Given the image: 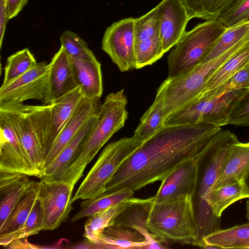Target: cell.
<instances>
[{"instance_id": "1", "label": "cell", "mask_w": 249, "mask_h": 249, "mask_svg": "<svg viewBox=\"0 0 249 249\" xmlns=\"http://www.w3.org/2000/svg\"><path fill=\"white\" fill-rule=\"evenodd\" d=\"M220 127L204 123L164 125L121 165L104 194L135 191L162 181L184 163L199 159Z\"/></svg>"}, {"instance_id": "3", "label": "cell", "mask_w": 249, "mask_h": 249, "mask_svg": "<svg viewBox=\"0 0 249 249\" xmlns=\"http://www.w3.org/2000/svg\"><path fill=\"white\" fill-rule=\"evenodd\" d=\"M127 104L123 89L106 96L93 125L71 161L57 179L74 187L88 164L110 138L124 126L128 117Z\"/></svg>"}, {"instance_id": "11", "label": "cell", "mask_w": 249, "mask_h": 249, "mask_svg": "<svg viewBox=\"0 0 249 249\" xmlns=\"http://www.w3.org/2000/svg\"><path fill=\"white\" fill-rule=\"evenodd\" d=\"M49 63H37L34 67L0 88V106L36 100L46 105Z\"/></svg>"}, {"instance_id": "14", "label": "cell", "mask_w": 249, "mask_h": 249, "mask_svg": "<svg viewBox=\"0 0 249 249\" xmlns=\"http://www.w3.org/2000/svg\"><path fill=\"white\" fill-rule=\"evenodd\" d=\"M34 176L19 138L6 116L0 112V173Z\"/></svg>"}, {"instance_id": "33", "label": "cell", "mask_w": 249, "mask_h": 249, "mask_svg": "<svg viewBox=\"0 0 249 249\" xmlns=\"http://www.w3.org/2000/svg\"><path fill=\"white\" fill-rule=\"evenodd\" d=\"M43 230V217L40 203L38 200L24 224L12 232L0 234V245L7 247L17 239L27 238Z\"/></svg>"}, {"instance_id": "31", "label": "cell", "mask_w": 249, "mask_h": 249, "mask_svg": "<svg viewBox=\"0 0 249 249\" xmlns=\"http://www.w3.org/2000/svg\"><path fill=\"white\" fill-rule=\"evenodd\" d=\"M134 193L132 191L125 190L111 194H103L93 198L85 199L80 204L79 211L72 217L71 221L75 222L103 211L132 197Z\"/></svg>"}, {"instance_id": "5", "label": "cell", "mask_w": 249, "mask_h": 249, "mask_svg": "<svg viewBox=\"0 0 249 249\" xmlns=\"http://www.w3.org/2000/svg\"><path fill=\"white\" fill-rule=\"evenodd\" d=\"M149 232L159 241L195 245L197 226L191 196L167 202H153L146 221Z\"/></svg>"}, {"instance_id": "38", "label": "cell", "mask_w": 249, "mask_h": 249, "mask_svg": "<svg viewBox=\"0 0 249 249\" xmlns=\"http://www.w3.org/2000/svg\"><path fill=\"white\" fill-rule=\"evenodd\" d=\"M216 20L226 28L249 20V0H235Z\"/></svg>"}, {"instance_id": "22", "label": "cell", "mask_w": 249, "mask_h": 249, "mask_svg": "<svg viewBox=\"0 0 249 249\" xmlns=\"http://www.w3.org/2000/svg\"><path fill=\"white\" fill-rule=\"evenodd\" d=\"M249 169V142H239L233 145L219 176L210 191L226 184L242 182Z\"/></svg>"}, {"instance_id": "6", "label": "cell", "mask_w": 249, "mask_h": 249, "mask_svg": "<svg viewBox=\"0 0 249 249\" xmlns=\"http://www.w3.org/2000/svg\"><path fill=\"white\" fill-rule=\"evenodd\" d=\"M240 51L238 47H234L186 72L167 78L160 85L156 93L162 100L167 117L200 95L215 72Z\"/></svg>"}, {"instance_id": "27", "label": "cell", "mask_w": 249, "mask_h": 249, "mask_svg": "<svg viewBox=\"0 0 249 249\" xmlns=\"http://www.w3.org/2000/svg\"><path fill=\"white\" fill-rule=\"evenodd\" d=\"M248 196L242 182L230 183L210 190L205 200L213 213L221 217L223 211L231 204Z\"/></svg>"}, {"instance_id": "21", "label": "cell", "mask_w": 249, "mask_h": 249, "mask_svg": "<svg viewBox=\"0 0 249 249\" xmlns=\"http://www.w3.org/2000/svg\"><path fill=\"white\" fill-rule=\"evenodd\" d=\"M96 248L148 249L149 243L144 236L132 228L112 224L100 234Z\"/></svg>"}, {"instance_id": "7", "label": "cell", "mask_w": 249, "mask_h": 249, "mask_svg": "<svg viewBox=\"0 0 249 249\" xmlns=\"http://www.w3.org/2000/svg\"><path fill=\"white\" fill-rule=\"evenodd\" d=\"M145 141L133 136L107 145L79 185L72 198V202L104 194L107 184L121 165Z\"/></svg>"}, {"instance_id": "2", "label": "cell", "mask_w": 249, "mask_h": 249, "mask_svg": "<svg viewBox=\"0 0 249 249\" xmlns=\"http://www.w3.org/2000/svg\"><path fill=\"white\" fill-rule=\"evenodd\" d=\"M239 142L234 133L221 129L212 138L199 160L194 197L197 226V239L195 246L199 247L204 237L220 229V218L214 215L205 197L219 176L233 145Z\"/></svg>"}, {"instance_id": "9", "label": "cell", "mask_w": 249, "mask_h": 249, "mask_svg": "<svg viewBox=\"0 0 249 249\" xmlns=\"http://www.w3.org/2000/svg\"><path fill=\"white\" fill-rule=\"evenodd\" d=\"M249 89H237L213 98L200 94L169 115L165 120L164 125L204 123L220 127L228 124L234 105Z\"/></svg>"}, {"instance_id": "19", "label": "cell", "mask_w": 249, "mask_h": 249, "mask_svg": "<svg viewBox=\"0 0 249 249\" xmlns=\"http://www.w3.org/2000/svg\"><path fill=\"white\" fill-rule=\"evenodd\" d=\"M154 197L146 199L131 198L126 208L120 213L113 224L129 227L138 231L149 243L148 249L164 248L148 231L146 221Z\"/></svg>"}, {"instance_id": "16", "label": "cell", "mask_w": 249, "mask_h": 249, "mask_svg": "<svg viewBox=\"0 0 249 249\" xmlns=\"http://www.w3.org/2000/svg\"><path fill=\"white\" fill-rule=\"evenodd\" d=\"M164 53L174 47L186 32L191 19L181 0H162L157 6Z\"/></svg>"}, {"instance_id": "29", "label": "cell", "mask_w": 249, "mask_h": 249, "mask_svg": "<svg viewBox=\"0 0 249 249\" xmlns=\"http://www.w3.org/2000/svg\"><path fill=\"white\" fill-rule=\"evenodd\" d=\"M39 188V181H35L0 227V234L15 231L24 224L37 200Z\"/></svg>"}, {"instance_id": "25", "label": "cell", "mask_w": 249, "mask_h": 249, "mask_svg": "<svg viewBox=\"0 0 249 249\" xmlns=\"http://www.w3.org/2000/svg\"><path fill=\"white\" fill-rule=\"evenodd\" d=\"M97 113L92 116L86 123L55 159L44 169L42 178L55 179L62 171L67 168L77 153L82 142L93 125Z\"/></svg>"}, {"instance_id": "13", "label": "cell", "mask_w": 249, "mask_h": 249, "mask_svg": "<svg viewBox=\"0 0 249 249\" xmlns=\"http://www.w3.org/2000/svg\"><path fill=\"white\" fill-rule=\"evenodd\" d=\"M135 18H128L114 22L105 32L102 49L121 71L135 68Z\"/></svg>"}, {"instance_id": "10", "label": "cell", "mask_w": 249, "mask_h": 249, "mask_svg": "<svg viewBox=\"0 0 249 249\" xmlns=\"http://www.w3.org/2000/svg\"><path fill=\"white\" fill-rule=\"evenodd\" d=\"M73 188L62 180L41 178L38 200L42 211L43 230H54L68 218L72 209Z\"/></svg>"}, {"instance_id": "18", "label": "cell", "mask_w": 249, "mask_h": 249, "mask_svg": "<svg viewBox=\"0 0 249 249\" xmlns=\"http://www.w3.org/2000/svg\"><path fill=\"white\" fill-rule=\"evenodd\" d=\"M49 64L46 105L53 104L77 87L71 58L62 47L53 55Z\"/></svg>"}, {"instance_id": "30", "label": "cell", "mask_w": 249, "mask_h": 249, "mask_svg": "<svg viewBox=\"0 0 249 249\" xmlns=\"http://www.w3.org/2000/svg\"><path fill=\"white\" fill-rule=\"evenodd\" d=\"M166 118L162 100L156 94L153 104L141 117L133 136L147 140L164 125Z\"/></svg>"}, {"instance_id": "40", "label": "cell", "mask_w": 249, "mask_h": 249, "mask_svg": "<svg viewBox=\"0 0 249 249\" xmlns=\"http://www.w3.org/2000/svg\"><path fill=\"white\" fill-rule=\"evenodd\" d=\"M28 0H6V9L9 19L16 17L27 4Z\"/></svg>"}, {"instance_id": "43", "label": "cell", "mask_w": 249, "mask_h": 249, "mask_svg": "<svg viewBox=\"0 0 249 249\" xmlns=\"http://www.w3.org/2000/svg\"><path fill=\"white\" fill-rule=\"evenodd\" d=\"M246 216L247 219L249 221V200L247 201L246 204Z\"/></svg>"}, {"instance_id": "17", "label": "cell", "mask_w": 249, "mask_h": 249, "mask_svg": "<svg viewBox=\"0 0 249 249\" xmlns=\"http://www.w3.org/2000/svg\"><path fill=\"white\" fill-rule=\"evenodd\" d=\"M101 105L100 98L82 99L46 155L44 169L55 159L86 123L98 113Z\"/></svg>"}, {"instance_id": "42", "label": "cell", "mask_w": 249, "mask_h": 249, "mask_svg": "<svg viewBox=\"0 0 249 249\" xmlns=\"http://www.w3.org/2000/svg\"><path fill=\"white\" fill-rule=\"evenodd\" d=\"M242 183L249 198V169L243 179Z\"/></svg>"}, {"instance_id": "32", "label": "cell", "mask_w": 249, "mask_h": 249, "mask_svg": "<svg viewBox=\"0 0 249 249\" xmlns=\"http://www.w3.org/2000/svg\"><path fill=\"white\" fill-rule=\"evenodd\" d=\"M191 19H217L235 0H181Z\"/></svg>"}, {"instance_id": "36", "label": "cell", "mask_w": 249, "mask_h": 249, "mask_svg": "<svg viewBox=\"0 0 249 249\" xmlns=\"http://www.w3.org/2000/svg\"><path fill=\"white\" fill-rule=\"evenodd\" d=\"M61 47L70 58L85 61L97 59L87 43L71 31H65L61 36Z\"/></svg>"}, {"instance_id": "12", "label": "cell", "mask_w": 249, "mask_h": 249, "mask_svg": "<svg viewBox=\"0 0 249 249\" xmlns=\"http://www.w3.org/2000/svg\"><path fill=\"white\" fill-rule=\"evenodd\" d=\"M134 50L136 69L152 64L164 53L157 7L135 18Z\"/></svg>"}, {"instance_id": "34", "label": "cell", "mask_w": 249, "mask_h": 249, "mask_svg": "<svg viewBox=\"0 0 249 249\" xmlns=\"http://www.w3.org/2000/svg\"><path fill=\"white\" fill-rule=\"evenodd\" d=\"M249 62V44L220 67L210 79L202 93L215 88L239 71Z\"/></svg>"}, {"instance_id": "41", "label": "cell", "mask_w": 249, "mask_h": 249, "mask_svg": "<svg viewBox=\"0 0 249 249\" xmlns=\"http://www.w3.org/2000/svg\"><path fill=\"white\" fill-rule=\"evenodd\" d=\"M9 20L6 9V0H0V48H1L7 22Z\"/></svg>"}, {"instance_id": "35", "label": "cell", "mask_w": 249, "mask_h": 249, "mask_svg": "<svg viewBox=\"0 0 249 249\" xmlns=\"http://www.w3.org/2000/svg\"><path fill=\"white\" fill-rule=\"evenodd\" d=\"M37 62L28 48L20 50L10 55L4 68L3 84L18 77L34 67Z\"/></svg>"}, {"instance_id": "15", "label": "cell", "mask_w": 249, "mask_h": 249, "mask_svg": "<svg viewBox=\"0 0 249 249\" xmlns=\"http://www.w3.org/2000/svg\"><path fill=\"white\" fill-rule=\"evenodd\" d=\"M200 158L184 163L161 181L160 187L153 196L154 202L173 201L187 196L194 198L196 188Z\"/></svg>"}, {"instance_id": "37", "label": "cell", "mask_w": 249, "mask_h": 249, "mask_svg": "<svg viewBox=\"0 0 249 249\" xmlns=\"http://www.w3.org/2000/svg\"><path fill=\"white\" fill-rule=\"evenodd\" d=\"M242 89H249V62L221 84L200 94H203L209 98H213Z\"/></svg>"}, {"instance_id": "26", "label": "cell", "mask_w": 249, "mask_h": 249, "mask_svg": "<svg viewBox=\"0 0 249 249\" xmlns=\"http://www.w3.org/2000/svg\"><path fill=\"white\" fill-rule=\"evenodd\" d=\"M35 181L21 175L4 185L0 186V227Z\"/></svg>"}, {"instance_id": "23", "label": "cell", "mask_w": 249, "mask_h": 249, "mask_svg": "<svg viewBox=\"0 0 249 249\" xmlns=\"http://www.w3.org/2000/svg\"><path fill=\"white\" fill-rule=\"evenodd\" d=\"M83 97L80 88L77 87L50 105L48 152Z\"/></svg>"}, {"instance_id": "24", "label": "cell", "mask_w": 249, "mask_h": 249, "mask_svg": "<svg viewBox=\"0 0 249 249\" xmlns=\"http://www.w3.org/2000/svg\"><path fill=\"white\" fill-rule=\"evenodd\" d=\"M220 249H249V221L231 228L219 230L203 239L199 247L208 245Z\"/></svg>"}, {"instance_id": "8", "label": "cell", "mask_w": 249, "mask_h": 249, "mask_svg": "<svg viewBox=\"0 0 249 249\" xmlns=\"http://www.w3.org/2000/svg\"><path fill=\"white\" fill-rule=\"evenodd\" d=\"M226 29L217 20L212 19L186 32L168 56L167 78L186 72L200 64Z\"/></svg>"}, {"instance_id": "4", "label": "cell", "mask_w": 249, "mask_h": 249, "mask_svg": "<svg viewBox=\"0 0 249 249\" xmlns=\"http://www.w3.org/2000/svg\"><path fill=\"white\" fill-rule=\"evenodd\" d=\"M50 105L23 103L0 106L16 131L29 160L34 177L41 178L48 150Z\"/></svg>"}, {"instance_id": "20", "label": "cell", "mask_w": 249, "mask_h": 249, "mask_svg": "<svg viewBox=\"0 0 249 249\" xmlns=\"http://www.w3.org/2000/svg\"><path fill=\"white\" fill-rule=\"evenodd\" d=\"M75 82L84 98H100L103 91L101 63L96 59L85 61L71 58Z\"/></svg>"}, {"instance_id": "28", "label": "cell", "mask_w": 249, "mask_h": 249, "mask_svg": "<svg viewBox=\"0 0 249 249\" xmlns=\"http://www.w3.org/2000/svg\"><path fill=\"white\" fill-rule=\"evenodd\" d=\"M130 199L88 217L84 225L83 236L96 246L100 234L106 228L113 224L117 216L128 205Z\"/></svg>"}, {"instance_id": "39", "label": "cell", "mask_w": 249, "mask_h": 249, "mask_svg": "<svg viewBox=\"0 0 249 249\" xmlns=\"http://www.w3.org/2000/svg\"><path fill=\"white\" fill-rule=\"evenodd\" d=\"M228 124L249 126V89L234 105L230 115Z\"/></svg>"}]
</instances>
